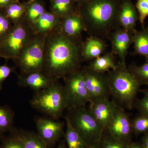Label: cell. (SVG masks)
Instances as JSON below:
<instances>
[{"mask_svg":"<svg viewBox=\"0 0 148 148\" xmlns=\"http://www.w3.org/2000/svg\"><path fill=\"white\" fill-rule=\"evenodd\" d=\"M66 115L87 144L99 142L105 130L84 107L68 108Z\"/></svg>","mask_w":148,"mask_h":148,"instance_id":"5","label":"cell"},{"mask_svg":"<svg viewBox=\"0 0 148 148\" xmlns=\"http://www.w3.org/2000/svg\"><path fill=\"white\" fill-rule=\"evenodd\" d=\"M135 7L138 13V20L144 29L145 20L148 16V0H138Z\"/></svg>","mask_w":148,"mask_h":148,"instance_id":"30","label":"cell"},{"mask_svg":"<svg viewBox=\"0 0 148 148\" xmlns=\"http://www.w3.org/2000/svg\"><path fill=\"white\" fill-rule=\"evenodd\" d=\"M56 148H67V146L64 143H61L59 144V145Z\"/></svg>","mask_w":148,"mask_h":148,"instance_id":"40","label":"cell"},{"mask_svg":"<svg viewBox=\"0 0 148 148\" xmlns=\"http://www.w3.org/2000/svg\"><path fill=\"white\" fill-rule=\"evenodd\" d=\"M132 44L135 55L145 57L148 62V27L140 31L135 29L133 33Z\"/></svg>","mask_w":148,"mask_h":148,"instance_id":"20","label":"cell"},{"mask_svg":"<svg viewBox=\"0 0 148 148\" xmlns=\"http://www.w3.org/2000/svg\"><path fill=\"white\" fill-rule=\"evenodd\" d=\"M112 52H108L92 60L88 67L94 71L105 73L110 70H114L117 66Z\"/></svg>","mask_w":148,"mask_h":148,"instance_id":"21","label":"cell"},{"mask_svg":"<svg viewBox=\"0 0 148 148\" xmlns=\"http://www.w3.org/2000/svg\"><path fill=\"white\" fill-rule=\"evenodd\" d=\"M45 9L41 4L38 3H32L29 5L26 12L24 20L32 26L42 14L45 12Z\"/></svg>","mask_w":148,"mask_h":148,"instance_id":"28","label":"cell"},{"mask_svg":"<svg viewBox=\"0 0 148 148\" xmlns=\"http://www.w3.org/2000/svg\"><path fill=\"white\" fill-rule=\"evenodd\" d=\"M11 0H0V6H3L8 4Z\"/></svg>","mask_w":148,"mask_h":148,"instance_id":"38","label":"cell"},{"mask_svg":"<svg viewBox=\"0 0 148 148\" xmlns=\"http://www.w3.org/2000/svg\"><path fill=\"white\" fill-rule=\"evenodd\" d=\"M54 81L51 80L42 72H34L18 76V83L19 86L28 87L35 92L48 87Z\"/></svg>","mask_w":148,"mask_h":148,"instance_id":"17","label":"cell"},{"mask_svg":"<svg viewBox=\"0 0 148 148\" xmlns=\"http://www.w3.org/2000/svg\"><path fill=\"white\" fill-rule=\"evenodd\" d=\"M64 79L63 86L69 108L84 107L89 103V96L81 69L69 74Z\"/></svg>","mask_w":148,"mask_h":148,"instance_id":"8","label":"cell"},{"mask_svg":"<svg viewBox=\"0 0 148 148\" xmlns=\"http://www.w3.org/2000/svg\"><path fill=\"white\" fill-rule=\"evenodd\" d=\"M35 35L31 26L25 20L14 25L6 36L0 42V51L3 57L15 60Z\"/></svg>","mask_w":148,"mask_h":148,"instance_id":"7","label":"cell"},{"mask_svg":"<svg viewBox=\"0 0 148 148\" xmlns=\"http://www.w3.org/2000/svg\"><path fill=\"white\" fill-rule=\"evenodd\" d=\"M101 148H129V142L114 138L110 135H103L99 141Z\"/></svg>","mask_w":148,"mask_h":148,"instance_id":"27","label":"cell"},{"mask_svg":"<svg viewBox=\"0 0 148 148\" xmlns=\"http://www.w3.org/2000/svg\"><path fill=\"white\" fill-rule=\"evenodd\" d=\"M59 30L68 36L82 38V34L86 32L87 28L79 12L61 18Z\"/></svg>","mask_w":148,"mask_h":148,"instance_id":"15","label":"cell"},{"mask_svg":"<svg viewBox=\"0 0 148 148\" xmlns=\"http://www.w3.org/2000/svg\"><path fill=\"white\" fill-rule=\"evenodd\" d=\"M138 20V12L132 0H121L117 16L119 26L133 32Z\"/></svg>","mask_w":148,"mask_h":148,"instance_id":"14","label":"cell"},{"mask_svg":"<svg viewBox=\"0 0 148 148\" xmlns=\"http://www.w3.org/2000/svg\"><path fill=\"white\" fill-rule=\"evenodd\" d=\"M0 57H3L2 54L1 53V51H0Z\"/></svg>","mask_w":148,"mask_h":148,"instance_id":"41","label":"cell"},{"mask_svg":"<svg viewBox=\"0 0 148 148\" xmlns=\"http://www.w3.org/2000/svg\"><path fill=\"white\" fill-rule=\"evenodd\" d=\"M14 113L8 106L0 105V139L5 133L10 132L14 127Z\"/></svg>","mask_w":148,"mask_h":148,"instance_id":"23","label":"cell"},{"mask_svg":"<svg viewBox=\"0 0 148 148\" xmlns=\"http://www.w3.org/2000/svg\"><path fill=\"white\" fill-rule=\"evenodd\" d=\"M82 38L68 36L59 29L47 35L42 73L52 81L80 70L83 61Z\"/></svg>","mask_w":148,"mask_h":148,"instance_id":"1","label":"cell"},{"mask_svg":"<svg viewBox=\"0 0 148 148\" xmlns=\"http://www.w3.org/2000/svg\"><path fill=\"white\" fill-rule=\"evenodd\" d=\"M12 27L8 18L0 15V42L6 36Z\"/></svg>","mask_w":148,"mask_h":148,"instance_id":"33","label":"cell"},{"mask_svg":"<svg viewBox=\"0 0 148 148\" xmlns=\"http://www.w3.org/2000/svg\"><path fill=\"white\" fill-rule=\"evenodd\" d=\"M106 75L110 95L114 101L123 109L133 108L142 85L131 73L126 63L119 61L116 69L109 71Z\"/></svg>","mask_w":148,"mask_h":148,"instance_id":"3","label":"cell"},{"mask_svg":"<svg viewBox=\"0 0 148 148\" xmlns=\"http://www.w3.org/2000/svg\"><path fill=\"white\" fill-rule=\"evenodd\" d=\"M10 133V135L16 138L25 148H49L36 132L14 127Z\"/></svg>","mask_w":148,"mask_h":148,"instance_id":"19","label":"cell"},{"mask_svg":"<svg viewBox=\"0 0 148 148\" xmlns=\"http://www.w3.org/2000/svg\"><path fill=\"white\" fill-rule=\"evenodd\" d=\"M106 130L114 138L129 142L133 132L132 122L124 109L118 106Z\"/></svg>","mask_w":148,"mask_h":148,"instance_id":"11","label":"cell"},{"mask_svg":"<svg viewBox=\"0 0 148 148\" xmlns=\"http://www.w3.org/2000/svg\"><path fill=\"white\" fill-rule=\"evenodd\" d=\"M32 108L54 119L63 116L69 107L64 86L58 80L54 81L48 87L35 92L30 101Z\"/></svg>","mask_w":148,"mask_h":148,"instance_id":"4","label":"cell"},{"mask_svg":"<svg viewBox=\"0 0 148 148\" xmlns=\"http://www.w3.org/2000/svg\"><path fill=\"white\" fill-rule=\"evenodd\" d=\"M84 148H101L99 142L87 144Z\"/></svg>","mask_w":148,"mask_h":148,"instance_id":"36","label":"cell"},{"mask_svg":"<svg viewBox=\"0 0 148 148\" xmlns=\"http://www.w3.org/2000/svg\"><path fill=\"white\" fill-rule=\"evenodd\" d=\"M61 18L53 13L45 12L31 27L35 34L48 35L59 29Z\"/></svg>","mask_w":148,"mask_h":148,"instance_id":"16","label":"cell"},{"mask_svg":"<svg viewBox=\"0 0 148 148\" xmlns=\"http://www.w3.org/2000/svg\"><path fill=\"white\" fill-rule=\"evenodd\" d=\"M75 2H77L78 3H79L80 5H81L83 4L84 3L87 2L88 0H74Z\"/></svg>","mask_w":148,"mask_h":148,"instance_id":"39","label":"cell"},{"mask_svg":"<svg viewBox=\"0 0 148 148\" xmlns=\"http://www.w3.org/2000/svg\"><path fill=\"white\" fill-rule=\"evenodd\" d=\"M74 0H53V13L61 18L71 15L78 11L75 10Z\"/></svg>","mask_w":148,"mask_h":148,"instance_id":"24","label":"cell"},{"mask_svg":"<svg viewBox=\"0 0 148 148\" xmlns=\"http://www.w3.org/2000/svg\"><path fill=\"white\" fill-rule=\"evenodd\" d=\"M14 71V68L6 65L0 66V91L2 89L3 84L4 81Z\"/></svg>","mask_w":148,"mask_h":148,"instance_id":"34","label":"cell"},{"mask_svg":"<svg viewBox=\"0 0 148 148\" xmlns=\"http://www.w3.org/2000/svg\"><path fill=\"white\" fill-rule=\"evenodd\" d=\"M128 68L141 85H148V62L139 66L132 64Z\"/></svg>","mask_w":148,"mask_h":148,"instance_id":"25","label":"cell"},{"mask_svg":"<svg viewBox=\"0 0 148 148\" xmlns=\"http://www.w3.org/2000/svg\"><path fill=\"white\" fill-rule=\"evenodd\" d=\"M66 130L64 136L67 148H84L87 145L83 138L70 122L67 116L65 117Z\"/></svg>","mask_w":148,"mask_h":148,"instance_id":"22","label":"cell"},{"mask_svg":"<svg viewBox=\"0 0 148 148\" xmlns=\"http://www.w3.org/2000/svg\"><path fill=\"white\" fill-rule=\"evenodd\" d=\"M37 133L44 140L49 148L54 147L64 136L65 123L50 117H38L35 119Z\"/></svg>","mask_w":148,"mask_h":148,"instance_id":"10","label":"cell"},{"mask_svg":"<svg viewBox=\"0 0 148 148\" xmlns=\"http://www.w3.org/2000/svg\"><path fill=\"white\" fill-rule=\"evenodd\" d=\"M25 10L26 8L24 5L19 4H12L9 6L7 10V15L12 21L14 26L24 21V14L26 12Z\"/></svg>","mask_w":148,"mask_h":148,"instance_id":"26","label":"cell"},{"mask_svg":"<svg viewBox=\"0 0 148 148\" xmlns=\"http://www.w3.org/2000/svg\"><path fill=\"white\" fill-rule=\"evenodd\" d=\"M132 132L136 135L148 132V115L139 114L131 120Z\"/></svg>","mask_w":148,"mask_h":148,"instance_id":"29","label":"cell"},{"mask_svg":"<svg viewBox=\"0 0 148 148\" xmlns=\"http://www.w3.org/2000/svg\"><path fill=\"white\" fill-rule=\"evenodd\" d=\"M129 148H145L141 143H130Z\"/></svg>","mask_w":148,"mask_h":148,"instance_id":"37","label":"cell"},{"mask_svg":"<svg viewBox=\"0 0 148 148\" xmlns=\"http://www.w3.org/2000/svg\"><path fill=\"white\" fill-rule=\"evenodd\" d=\"M47 35L35 34L21 54L15 59L21 75L42 72Z\"/></svg>","mask_w":148,"mask_h":148,"instance_id":"6","label":"cell"},{"mask_svg":"<svg viewBox=\"0 0 148 148\" xmlns=\"http://www.w3.org/2000/svg\"><path fill=\"white\" fill-rule=\"evenodd\" d=\"M1 140L0 148H25L18 140L11 135L8 137L4 136Z\"/></svg>","mask_w":148,"mask_h":148,"instance_id":"32","label":"cell"},{"mask_svg":"<svg viewBox=\"0 0 148 148\" xmlns=\"http://www.w3.org/2000/svg\"><path fill=\"white\" fill-rule=\"evenodd\" d=\"M88 110L105 130L113 117L118 105L109 99H101L89 102Z\"/></svg>","mask_w":148,"mask_h":148,"instance_id":"13","label":"cell"},{"mask_svg":"<svg viewBox=\"0 0 148 148\" xmlns=\"http://www.w3.org/2000/svg\"><path fill=\"white\" fill-rule=\"evenodd\" d=\"M81 70L88 92L89 102L109 99L110 95L106 74L94 71L88 66H85Z\"/></svg>","mask_w":148,"mask_h":148,"instance_id":"9","label":"cell"},{"mask_svg":"<svg viewBox=\"0 0 148 148\" xmlns=\"http://www.w3.org/2000/svg\"><path fill=\"white\" fill-rule=\"evenodd\" d=\"M121 0H88L80 5L79 13L92 36L110 39L112 32L119 27L117 16Z\"/></svg>","mask_w":148,"mask_h":148,"instance_id":"2","label":"cell"},{"mask_svg":"<svg viewBox=\"0 0 148 148\" xmlns=\"http://www.w3.org/2000/svg\"><path fill=\"white\" fill-rule=\"evenodd\" d=\"M133 33L119 27L111 34L110 39L112 45L111 51L119 57L121 63H126L128 49L132 44Z\"/></svg>","mask_w":148,"mask_h":148,"instance_id":"12","label":"cell"},{"mask_svg":"<svg viewBox=\"0 0 148 148\" xmlns=\"http://www.w3.org/2000/svg\"><path fill=\"white\" fill-rule=\"evenodd\" d=\"M143 93V98L136 100L134 107L138 110L139 114L148 115V89L141 90Z\"/></svg>","mask_w":148,"mask_h":148,"instance_id":"31","label":"cell"},{"mask_svg":"<svg viewBox=\"0 0 148 148\" xmlns=\"http://www.w3.org/2000/svg\"><path fill=\"white\" fill-rule=\"evenodd\" d=\"M145 148H148V132L145 134L141 143Z\"/></svg>","mask_w":148,"mask_h":148,"instance_id":"35","label":"cell"},{"mask_svg":"<svg viewBox=\"0 0 148 148\" xmlns=\"http://www.w3.org/2000/svg\"><path fill=\"white\" fill-rule=\"evenodd\" d=\"M107 45L103 39L90 36L82 45V56L83 61L93 60L102 55Z\"/></svg>","mask_w":148,"mask_h":148,"instance_id":"18","label":"cell"}]
</instances>
